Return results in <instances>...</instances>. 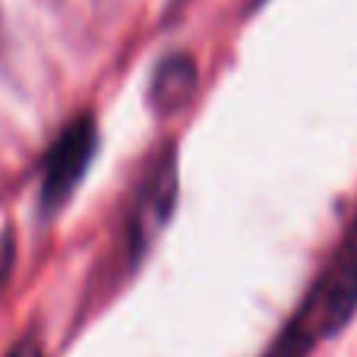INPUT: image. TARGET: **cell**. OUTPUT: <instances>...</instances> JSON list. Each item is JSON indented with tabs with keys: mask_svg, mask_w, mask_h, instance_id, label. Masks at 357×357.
<instances>
[{
	"mask_svg": "<svg viewBox=\"0 0 357 357\" xmlns=\"http://www.w3.org/2000/svg\"><path fill=\"white\" fill-rule=\"evenodd\" d=\"M357 313V241L344 243L329 263V269L319 275L310 288L303 307L297 310V323L310 332L313 338H329L348 326Z\"/></svg>",
	"mask_w": 357,
	"mask_h": 357,
	"instance_id": "cell-1",
	"label": "cell"
},
{
	"mask_svg": "<svg viewBox=\"0 0 357 357\" xmlns=\"http://www.w3.org/2000/svg\"><path fill=\"white\" fill-rule=\"evenodd\" d=\"M95 149H98V130L89 114L76 117L63 127V133L54 139L45 162V181H41V206L45 209H57L70 199L86 168L92 165Z\"/></svg>",
	"mask_w": 357,
	"mask_h": 357,
	"instance_id": "cell-2",
	"label": "cell"
},
{
	"mask_svg": "<svg viewBox=\"0 0 357 357\" xmlns=\"http://www.w3.org/2000/svg\"><path fill=\"white\" fill-rule=\"evenodd\" d=\"M177 199V171L174 158L165 155L155 168L149 171L146 183L139 187L133 206V222H130V241H133V253L149 247V241L162 231V225L171 218Z\"/></svg>",
	"mask_w": 357,
	"mask_h": 357,
	"instance_id": "cell-3",
	"label": "cell"
},
{
	"mask_svg": "<svg viewBox=\"0 0 357 357\" xmlns=\"http://www.w3.org/2000/svg\"><path fill=\"white\" fill-rule=\"evenodd\" d=\"M196 89H199V70L193 57L168 54L152 73V105L162 114H174L193 98Z\"/></svg>",
	"mask_w": 357,
	"mask_h": 357,
	"instance_id": "cell-4",
	"label": "cell"
},
{
	"mask_svg": "<svg viewBox=\"0 0 357 357\" xmlns=\"http://www.w3.org/2000/svg\"><path fill=\"white\" fill-rule=\"evenodd\" d=\"M313 344H317V338L303 329L297 319H291L288 329L278 335V342L266 351V357H307Z\"/></svg>",
	"mask_w": 357,
	"mask_h": 357,
	"instance_id": "cell-5",
	"label": "cell"
},
{
	"mask_svg": "<svg viewBox=\"0 0 357 357\" xmlns=\"http://www.w3.org/2000/svg\"><path fill=\"white\" fill-rule=\"evenodd\" d=\"M7 357H45V354H41V348L35 342H20Z\"/></svg>",
	"mask_w": 357,
	"mask_h": 357,
	"instance_id": "cell-6",
	"label": "cell"
},
{
	"mask_svg": "<svg viewBox=\"0 0 357 357\" xmlns=\"http://www.w3.org/2000/svg\"><path fill=\"white\" fill-rule=\"evenodd\" d=\"M351 241H357V218H354V228H351Z\"/></svg>",
	"mask_w": 357,
	"mask_h": 357,
	"instance_id": "cell-7",
	"label": "cell"
}]
</instances>
